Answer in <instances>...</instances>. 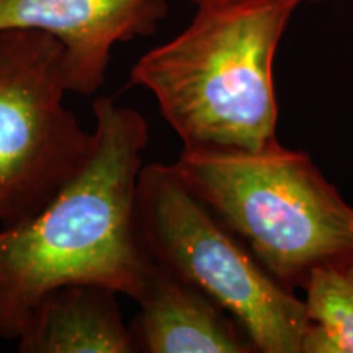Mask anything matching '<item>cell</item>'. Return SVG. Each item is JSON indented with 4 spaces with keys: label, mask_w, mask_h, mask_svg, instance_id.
I'll return each instance as SVG.
<instances>
[{
    "label": "cell",
    "mask_w": 353,
    "mask_h": 353,
    "mask_svg": "<svg viewBox=\"0 0 353 353\" xmlns=\"http://www.w3.org/2000/svg\"><path fill=\"white\" fill-rule=\"evenodd\" d=\"M92 110L85 165L32 218L0 228L2 341H19L37 304L59 286L101 285L138 299L154 267L136 218L149 125L110 97Z\"/></svg>",
    "instance_id": "obj_1"
},
{
    "label": "cell",
    "mask_w": 353,
    "mask_h": 353,
    "mask_svg": "<svg viewBox=\"0 0 353 353\" xmlns=\"http://www.w3.org/2000/svg\"><path fill=\"white\" fill-rule=\"evenodd\" d=\"M294 8L196 7L179 34L136 61L130 82L151 92L183 145L260 151L278 143L273 68Z\"/></svg>",
    "instance_id": "obj_2"
},
{
    "label": "cell",
    "mask_w": 353,
    "mask_h": 353,
    "mask_svg": "<svg viewBox=\"0 0 353 353\" xmlns=\"http://www.w3.org/2000/svg\"><path fill=\"white\" fill-rule=\"evenodd\" d=\"M187 187L259 262L291 290L319 268L353 262V208L309 154L182 145L174 162Z\"/></svg>",
    "instance_id": "obj_3"
},
{
    "label": "cell",
    "mask_w": 353,
    "mask_h": 353,
    "mask_svg": "<svg viewBox=\"0 0 353 353\" xmlns=\"http://www.w3.org/2000/svg\"><path fill=\"white\" fill-rule=\"evenodd\" d=\"M136 218L154 263L188 281L245 330L260 353H301L309 321L304 299L276 280L187 187L174 164L139 174Z\"/></svg>",
    "instance_id": "obj_4"
},
{
    "label": "cell",
    "mask_w": 353,
    "mask_h": 353,
    "mask_svg": "<svg viewBox=\"0 0 353 353\" xmlns=\"http://www.w3.org/2000/svg\"><path fill=\"white\" fill-rule=\"evenodd\" d=\"M68 92L56 38L0 32V228L38 213L94 149V131L64 105Z\"/></svg>",
    "instance_id": "obj_5"
},
{
    "label": "cell",
    "mask_w": 353,
    "mask_h": 353,
    "mask_svg": "<svg viewBox=\"0 0 353 353\" xmlns=\"http://www.w3.org/2000/svg\"><path fill=\"white\" fill-rule=\"evenodd\" d=\"M167 12L165 0H0V32L56 38L64 48L68 90L88 97L105 85L113 48L151 37Z\"/></svg>",
    "instance_id": "obj_6"
},
{
    "label": "cell",
    "mask_w": 353,
    "mask_h": 353,
    "mask_svg": "<svg viewBox=\"0 0 353 353\" xmlns=\"http://www.w3.org/2000/svg\"><path fill=\"white\" fill-rule=\"evenodd\" d=\"M130 325L136 352L254 353L241 324L203 291L154 263Z\"/></svg>",
    "instance_id": "obj_7"
},
{
    "label": "cell",
    "mask_w": 353,
    "mask_h": 353,
    "mask_svg": "<svg viewBox=\"0 0 353 353\" xmlns=\"http://www.w3.org/2000/svg\"><path fill=\"white\" fill-rule=\"evenodd\" d=\"M118 293L92 283L64 285L37 304L23 334L20 353H136L130 325L123 319Z\"/></svg>",
    "instance_id": "obj_8"
},
{
    "label": "cell",
    "mask_w": 353,
    "mask_h": 353,
    "mask_svg": "<svg viewBox=\"0 0 353 353\" xmlns=\"http://www.w3.org/2000/svg\"><path fill=\"white\" fill-rule=\"evenodd\" d=\"M301 353H353V262L319 268L304 286Z\"/></svg>",
    "instance_id": "obj_9"
},
{
    "label": "cell",
    "mask_w": 353,
    "mask_h": 353,
    "mask_svg": "<svg viewBox=\"0 0 353 353\" xmlns=\"http://www.w3.org/2000/svg\"><path fill=\"white\" fill-rule=\"evenodd\" d=\"M195 7H210V6H229V3H273V6H286L296 10L304 3H319L325 0H187Z\"/></svg>",
    "instance_id": "obj_10"
}]
</instances>
